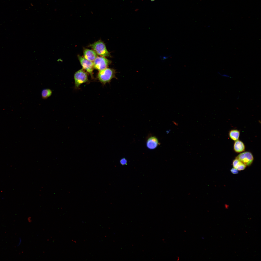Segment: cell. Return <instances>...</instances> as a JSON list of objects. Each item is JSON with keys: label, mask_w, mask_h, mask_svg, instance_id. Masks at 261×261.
<instances>
[{"label": "cell", "mask_w": 261, "mask_h": 261, "mask_svg": "<svg viewBox=\"0 0 261 261\" xmlns=\"http://www.w3.org/2000/svg\"><path fill=\"white\" fill-rule=\"evenodd\" d=\"M218 74H219L221 76H223V77H229V78H232V77H231L230 76H229V75H227V74H224L222 75L219 72H218Z\"/></svg>", "instance_id": "9a60e30c"}, {"label": "cell", "mask_w": 261, "mask_h": 261, "mask_svg": "<svg viewBox=\"0 0 261 261\" xmlns=\"http://www.w3.org/2000/svg\"><path fill=\"white\" fill-rule=\"evenodd\" d=\"M235 159L240 160L246 166H250L253 163L254 158L252 153L250 152L246 151L240 153Z\"/></svg>", "instance_id": "8992f818"}, {"label": "cell", "mask_w": 261, "mask_h": 261, "mask_svg": "<svg viewBox=\"0 0 261 261\" xmlns=\"http://www.w3.org/2000/svg\"><path fill=\"white\" fill-rule=\"evenodd\" d=\"M78 57L82 68L85 70L90 74L92 79H94L93 71L94 68L93 62L86 59L80 55H78Z\"/></svg>", "instance_id": "277c9868"}, {"label": "cell", "mask_w": 261, "mask_h": 261, "mask_svg": "<svg viewBox=\"0 0 261 261\" xmlns=\"http://www.w3.org/2000/svg\"><path fill=\"white\" fill-rule=\"evenodd\" d=\"M151 0L152 1H154L155 0Z\"/></svg>", "instance_id": "e0dca14e"}, {"label": "cell", "mask_w": 261, "mask_h": 261, "mask_svg": "<svg viewBox=\"0 0 261 261\" xmlns=\"http://www.w3.org/2000/svg\"><path fill=\"white\" fill-rule=\"evenodd\" d=\"M159 141L157 138L154 136L149 138L147 140L146 146L150 149L156 148L159 145Z\"/></svg>", "instance_id": "ba28073f"}, {"label": "cell", "mask_w": 261, "mask_h": 261, "mask_svg": "<svg viewBox=\"0 0 261 261\" xmlns=\"http://www.w3.org/2000/svg\"><path fill=\"white\" fill-rule=\"evenodd\" d=\"M93 62L94 69L100 71L107 68L111 61L105 57L97 56Z\"/></svg>", "instance_id": "5b68a950"}, {"label": "cell", "mask_w": 261, "mask_h": 261, "mask_svg": "<svg viewBox=\"0 0 261 261\" xmlns=\"http://www.w3.org/2000/svg\"><path fill=\"white\" fill-rule=\"evenodd\" d=\"M240 134L239 131L237 129L232 130L229 133L230 138L234 141L239 140Z\"/></svg>", "instance_id": "8fae6325"}, {"label": "cell", "mask_w": 261, "mask_h": 261, "mask_svg": "<svg viewBox=\"0 0 261 261\" xmlns=\"http://www.w3.org/2000/svg\"><path fill=\"white\" fill-rule=\"evenodd\" d=\"M83 53V57L93 62L98 56L97 54L93 50L85 49L84 50Z\"/></svg>", "instance_id": "52a82bcc"}, {"label": "cell", "mask_w": 261, "mask_h": 261, "mask_svg": "<svg viewBox=\"0 0 261 261\" xmlns=\"http://www.w3.org/2000/svg\"><path fill=\"white\" fill-rule=\"evenodd\" d=\"M239 96H238V97H237V99H238L239 98Z\"/></svg>", "instance_id": "2e32d148"}, {"label": "cell", "mask_w": 261, "mask_h": 261, "mask_svg": "<svg viewBox=\"0 0 261 261\" xmlns=\"http://www.w3.org/2000/svg\"><path fill=\"white\" fill-rule=\"evenodd\" d=\"M116 70L113 68H107L99 71L97 78L100 82L103 85L110 83L114 78H116Z\"/></svg>", "instance_id": "6da1fadb"}, {"label": "cell", "mask_w": 261, "mask_h": 261, "mask_svg": "<svg viewBox=\"0 0 261 261\" xmlns=\"http://www.w3.org/2000/svg\"><path fill=\"white\" fill-rule=\"evenodd\" d=\"M74 79L75 87L76 89L79 88L82 84L89 81L87 73L82 68L78 70L75 73Z\"/></svg>", "instance_id": "3957f363"}, {"label": "cell", "mask_w": 261, "mask_h": 261, "mask_svg": "<svg viewBox=\"0 0 261 261\" xmlns=\"http://www.w3.org/2000/svg\"><path fill=\"white\" fill-rule=\"evenodd\" d=\"M231 172L233 174H236L238 173V170L234 167L230 170Z\"/></svg>", "instance_id": "4fadbf2b"}, {"label": "cell", "mask_w": 261, "mask_h": 261, "mask_svg": "<svg viewBox=\"0 0 261 261\" xmlns=\"http://www.w3.org/2000/svg\"><path fill=\"white\" fill-rule=\"evenodd\" d=\"M52 92L51 90L49 89H43L41 92V96L43 99H47L51 96Z\"/></svg>", "instance_id": "7c38bea8"}, {"label": "cell", "mask_w": 261, "mask_h": 261, "mask_svg": "<svg viewBox=\"0 0 261 261\" xmlns=\"http://www.w3.org/2000/svg\"><path fill=\"white\" fill-rule=\"evenodd\" d=\"M89 46L98 55L104 57L110 56V53L107 49L105 44L101 40H99L90 44Z\"/></svg>", "instance_id": "7a4b0ae2"}, {"label": "cell", "mask_w": 261, "mask_h": 261, "mask_svg": "<svg viewBox=\"0 0 261 261\" xmlns=\"http://www.w3.org/2000/svg\"><path fill=\"white\" fill-rule=\"evenodd\" d=\"M120 163L122 165H125L127 163V160L124 158H122L120 160Z\"/></svg>", "instance_id": "5bb4252c"}, {"label": "cell", "mask_w": 261, "mask_h": 261, "mask_svg": "<svg viewBox=\"0 0 261 261\" xmlns=\"http://www.w3.org/2000/svg\"><path fill=\"white\" fill-rule=\"evenodd\" d=\"M232 164L233 167L240 171L244 170L246 166L241 161L235 158L233 160Z\"/></svg>", "instance_id": "30bf717a"}, {"label": "cell", "mask_w": 261, "mask_h": 261, "mask_svg": "<svg viewBox=\"0 0 261 261\" xmlns=\"http://www.w3.org/2000/svg\"><path fill=\"white\" fill-rule=\"evenodd\" d=\"M234 151L237 153H241L245 151V146L244 143L241 141L238 140L235 141L233 146Z\"/></svg>", "instance_id": "9c48e42d"}]
</instances>
